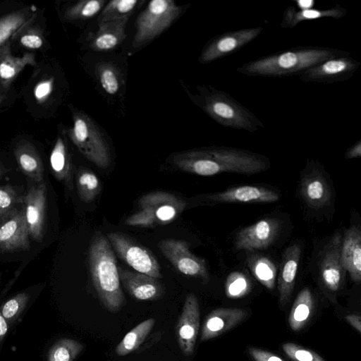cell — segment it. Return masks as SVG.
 Wrapping results in <instances>:
<instances>
[{"instance_id":"obj_39","label":"cell","mask_w":361,"mask_h":361,"mask_svg":"<svg viewBox=\"0 0 361 361\" xmlns=\"http://www.w3.org/2000/svg\"><path fill=\"white\" fill-rule=\"evenodd\" d=\"M282 349L293 361H325L319 354L296 343H286Z\"/></svg>"},{"instance_id":"obj_23","label":"cell","mask_w":361,"mask_h":361,"mask_svg":"<svg viewBox=\"0 0 361 361\" xmlns=\"http://www.w3.org/2000/svg\"><path fill=\"white\" fill-rule=\"evenodd\" d=\"M128 19L106 21L99 25L92 37L90 46L97 51H110L120 45L126 38Z\"/></svg>"},{"instance_id":"obj_19","label":"cell","mask_w":361,"mask_h":361,"mask_svg":"<svg viewBox=\"0 0 361 361\" xmlns=\"http://www.w3.org/2000/svg\"><path fill=\"white\" fill-rule=\"evenodd\" d=\"M246 317V312L240 308H218L211 312L203 322L200 341L216 338L231 329Z\"/></svg>"},{"instance_id":"obj_24","label":"cell","mask_w":361,"mask_h":361,"mask_svg":"<svg viewBox=\"0 0 361 361\" xmlns=\"http://www.w3.org/2000/svg\"><path fill=\"white\" fill-rule=\"evenodd\" d=\"M322 175L319 171H314L301 181V195L306 203L313 208L324 207L331 197L329 184Z\"/></svg>"},{"instance_id":"obj_14","label":"cell","mask_w":361,"mask_h":361,"mask_svg":"<svg viewBox=\"0 0 361 361\" xmlns=\"http://www.w3.org/2000/svg\"><path fill=\"white\" fill-rule=\"evenodd\" d=\"M342 238L339 233H335L324 250L320 263L321 280L330 291H337L345 276V271L341 259Z\"/></svg>"},{"instance_id":"obj_1","label":"cell","mask_w":361,"mask_h":361,"mask_svg":"<svg viewBox=\"0 0 361 361\" xmlns=\"http://www.w3.org/2000/svg\"><path fill=\"white\" fill-rule=\"evenodd\" d=\"M183 171L210 176L229 172L255 174L269 167V159L259 154L226 146H212L187 151L180 159Z\"/></svg>"},{"instance_id":"obj_44","label":"cell","mask_w":361,"mask_h":361,"mask_svg":"<svg viewBox=\"0 0 361 361\" xmlns=\"http://www.w3.org/2000/svg\"><path fill=\"white\" fill-rule=\"evenodd\" d=\"M361 156V140H358L356 143H355L353 145L350 147L345 154V159H353V158H357Z\"/></svg>"},{"instance_id":"obj_41","label":"cell","mask_w":361,"mask_h":361,"mask_svg":"<svg viewBox=\"0 0 361 361\" xmlns=\"http://www.w3.org/2000/svg\"><path fill=\"white\" fill-rule=\"evenodd\" d=\"M20 42L23 47L27 49H39L44 44L42 31L37 27H30L21 35Z\"/></svg>"},{"instance_id":"obj_31","label":"cell","mask_w":361,"mask_h":361,"mask_svg":"<svg viewBox=\"0 0 361 361\" xmlns=\"http://www.w3.org/2000/svg\"><path fill=\"white\" fill-rule=\"evenodd\" d=\"M248 264L256 279L266 288L273 289L276 276L274 264L268 257L264 256H252Z\"/></svg>"},{"instance_id":"obj_48","label":"cell","mask_w":361,"mask_h":361,"mask_svg":"<svg viewBox=\"0 0 361 361\" xmlns=\"http://www.w3.org/2000/svg\"><path fill=\"white\" fill-rule=\"evenodd\" d=\"M4 44H4L3 45L0 46V57H1V56L2 54L4 49ZM0 87H1V83H0Z\"/></svg>"},{"instance_id":"obj_38","label":"cell","mask_w":361,"mask_h":361,"mask_svg":"<svg viewBox=\"0 0 361 361\" xmlns=\"http://www.w3.org/2000/svg\"><path fill=\"white\" fill-rule=\"evenodd\" d=\"M23 200L10 185L0 187V223L13 214Z\"/></svg>"},{"instance_id":"obj_18","label":"cell","mask_w":361,"mask_h":361,"mask_svg":"<svg viewBox=\"0 0 361 361\" xmlns=\"http://www.w3.org/2000/svg\"><path fill=\"white\" fill-rule=\"evenodd\" d=\"M208 200L221 203L274 202L279 195L273 190L255 185H241L210 194Z\"/></svg>"},{"instance_id":"obj_30","label":"cell","mask_w":361,"mask_h":361,"mask_svg":"<svg viewBox=\"0 0 361 361\" xmlns=\"http://www.w3.org/2000/svg\"><path fill=\"white\" fill-rule=\"evenodd\" d=\"M50 165L54 175L60 180L68 182L71 177V161L66 143L59 137L50 154Z\"/></svg>"},{"instance_id":"obj_16","label":"cell","mask_w":361,"mask_h":361,"mask_svg":"<svg viewBox=\"0 0 361 361\" xmlns=\"http://www.w3.org/2000/svg\"><path fill=\"white\" fill-rule=\"evenodd\" d=\"M46 185L41 183L32 186L24 197L25 214L29 233L41 241L45 226Z\"/></svg>"},{"instance_id":"obj_7","label":"cell","mask_w":361,"mask_h":361,"mask_svg":"<svg viewBox=\"0 0 361 361\" xmlns=\"http://www.w3.org/2000/svg\"><path fill=\"white\" fill-rule=\"evenodd\" d=\"M182 7L172 0H153L139 14L133 47H141L160 35L182 13Z\"/></svg>"},{"instance_id":"obj_35","label":"cell","mask_w":361,"mask_h":361,"mask_svg":"<svg viewBox=\"0 0 361 361\" xmlns=\"http://www.w3.org/2000/svg\"><path fill=\"white\" fill-rule=\"evenodd\" d=\"M82 349V344L77 341L61 339L50 348L48 361H73Z\"/></svg>"},{"instance_id":"obj_11","label":"cell","mask_w":361,"mask_h":361,"mask_svg":"<svg viewBox=\"0 0 361 361\" xmlns=\"http://www.w3.org/2000/svg\"><path fill=\"white\" fill-rule=\"evenodd\" d=\"M157 246L164 256L180 273L186 276L208 279L205 261L192 254L186 242L167 238L160 240Z\"/></svg>"},{"instance_id":"obj_6","label":"cell","mask_w":361,"mask_h":361,"mask_svg":"<svg viewBox=\"0 0 361 361\" xmlns=\"http://www.w3.org/2000/svg\"><path fill=\"white\" fill-rule=\"evenodd\" d=\"M73 126L68 136L79 151L98 167L106 168L111 162L108 145L95 123L85 114L73 113Z\"/></svg>"},{"instance_id":"obj_22","label":"cell","mask_w":361,"mask_h":361,"mask_svg":"<svg viewBox=\"0 0 361 361\" xmlns=\"http://www.w3.org/2000/svg\"><path fill=\"white\" fill-rule=\"evenodd\" d=\"M346 14L347 9L338 4L324 9L312 8L304 10H297L295 6H288L284 10L280 27L281 28L291 29L304 21L322 18H331L338 20L345 17Z\"/></svg>"},{"instance_id":"obj_50","label":"cell","mask_w":361,"mask_h":361,"mask_svg":"<svg viewBox=\"0 0 361 361\" xmlns=\"http://www.w3.org/2000/svg\"><path fill=\"white\" fill-rule=\"evenodd\" d=\"M1 173H2V171H1V168L0 166V176L1 175Z\"/></svg>"},{"instance_id":"obj_3","label":"cell","mask_w":361,"mask_h":361,"mask_svg":"<svg viewBox=\"0 0 361 361\" xmlns=\"http://www.w3.org/2000/svg\"><path fill=\"white\" fill-rule=\"evenodd\" d=\"M89 264L92 283L105 308L117 312L124 303V295L116 257L109 241L97 234L89 250Z\"/></svg>"},{"instance_id":"obj_34","label":"cell","mask_w":361,"mask_h":361,"mask_svg":"<svg viewBox=\"0 0 361 361\" xmlns=\"http://www.w3.org/2000/svg\"><path fill=\"white\" fill-rule=\"evenodd\" d=\"M105 0H83L68 7L64 18L70 20H85L98 13L104 6Z\"/></svg>"},{"instance_id":"obj_2","label":"cell","mask_w":361,"mask_h":361,"mask_svg":"<svg viewBox=\"0 0 361 361\" xmlns=\"http://www.w3.org/2000/svg\"><path fill=\"white\" fill-rule=\"evenodd\" d=\"M349 54L345 50L328 47L298 46L247 61L236 71L252 77L300 75L326 60Z\"/></svg>"},{"instance_id":"obj_46","label":"cell","mask_w":361,"mask_h":361,"mask_svg":"<svg viewBox=\"0 0 361 361\" xmlns=\"http://www.w3.org/2000/svg\"><path fill=\"white\" fill-rule=\"evenodd\" d=\"M300 10L312 8L314 5V0H294Z\"/></svg>"},{"instance_id":"obj_15","label":"cell","mask_w":361,"mask_h":361,"mask_svg":"<svg viewBox=\"0 0 361 361\" xmlns=\"http://www.w3.org/2000/svg\"><path fill=\"white\" fill-rule=\"evenodd\" d=\"M25 209L16 211L0 225V251L12 252L30 247Z\"/></svg>"},{"instance_id":"obj_29","label":"cell","mask_w":361,"mask_h":361,"mask_svg":"<svg viewBox=\"0 0 361 361\" xmlns=\"http://www.w3.org/2000/svg\"><path fill=\"white\" fill-rule=\"evenodd\" d=\"M143 3L137 0H113L102 8L98 17V24L111 20L128 19Z\"/></svg>"},{"instance_id":"obj_33","label":"cell","mask_w":361,"mask_h":361,"mask_svg":"<svg viewBox=\"0 0 361 361\" xmlns=\"http://www.w3.org/2000/svg\"><path fill=\"white\" fill-rule=\"evenodd\" d=\"M78 192L85 202H91L100 191L101 184L98 177L88 169L80 170L76 178Z\"/></svg>"},{"instance_id":"obj_26","label":"cell","mask_w":361,"mask_h":361,"mask_svg":"<svg viewBox=\"0 0 361 361\" xmlns=\"http://www.w3.org/2000/svg\"><path fill=\"white\" fill-rule=\"evenodd\" d=\"M14 154L22 171L39 182L42 180L43 166L35 147L29 141L20 140L14 149Z\"/></svg>"},{"instance_id":"obj_40","label":"cell","mask_w":361,"mask_h":361,"mask_svg":"<svg viewBox=\"0 0 361 361\" xmlns=\"http://www.w3.org/2000/svg\"><path fill=\"white\" fill-rule=\"evenodd\" d=\"M30 296L25 293H19L4 303L1 308V314L8 321L14 320L25 308Z\"/></svg>"},{"instance_id":"obj_27","label":"cell","mask_w":361,"mask_h":361,"mask_svg":"<svg viewBox=\"0 0 361 361\" xmlns=\"http://www.w3.org/2000/svg\"><path fill=\"white\" fill-rule=\"evenodd\" d=\"M314 307V299L309 288H303L297 295L291 307L288 324L293 331L302 329L309 321Z\"/></svg>"},{"instance_id":"obj_45","label":"cell","mask_w":361,"mask_h":361,"mask_svg":"<svg viewBox=\"0 0 361 361\" xmlns=\"http://www.w3.org/2000/svg\"><path fill=\"white\" fill-rule=\"evenodd\" d=\"M345 319L359 333L361 332V320L360 314H350L346 315Z\"/></svg>"},{"instance_id":"obj_12","label":"cell","mask_w":361,"mask_h":361,"mask_svg":"<svg viewBox=\"0 0 361 361\" xmlns=\"http://www.w3.org/2000/svg\"><path fill=\"white\" fill-rule=\"evenodd\" d=\"M200 316L197 298L193 293L188 294L176 324L177 342L185 356L194 352L200 329Z\"/></svg>"},{"instance_id":"obj_8","label":"cell","mask_w":361,"mask_h":361,"mask_svg":"<svg viewBox=\"0 0 361 361\" xmlns=\"http://www.w3.org/2000/svg\"><path fill=\"white\" fill-rule=\"evenodd\" d=\"M106 236L118 256L135 271L158 279L162 278L157 259L147 247L123 233H109Z\"/></svg>"},{"instance_id":"obj_42","label":"cell","mask_w":361,"mask_h":361,"mask_svg":"<svg viewBox=\"0 0 361 361\" xmlns=\"http://www.w3.org/2000/svg\"><path fill=\"white\" fill-rule=\"evenodd\" d=\"M53 77L43 79L34 88V97L38 104L44 102L51 95L54 87Z\"/></svg>"},{"instance_id":"obj_20","label":"cell","mask_w":361,"mask_h":361,"mask_svg":"<svg viewBox=\"0 0 361 361\" xmlns=\"http://www.w3.org/2000/svg\"><path fill=\"white\" fill-rule=\"evenodd\" d=\"M341 259L351 279L359 283L361 280V232L358 227L348 229L341 241Z\"/></svg>"},{"instance_id":"obj_49","label":"cell","mask_w":361,"mask_h":361,"mask_svg":"<svg viewBox=\"0 0 361 361\" xmlns=\"http://www.w3.org/2000/svg\"><path fill=\"white\" fill-rule=\"evenodd\" d=\"M3 99H4V96L0 94V104L2 102Z\"/></svg>"},{"instance_id":"obj_36","label":"cell","mask_w":361,"mask_h":361,"mask_svg":"<svg viewBox=\"0 0 361 361\" xmlns=\"http://www.w3.org/2000/svg\"><path fill=\"white\" fill-rule=\"evenodd\" d=\"M96 74L103 90L109 94H116L121 86L116 67L109 63H101L96 67Z\"/></svg>"},{"instance_id":"obj_37","label":"cell","mask_w":361,"mask_h":361,"mask_svg":"<svg viewBox=\"0 0 361 361\" xmlns=\"http://www.w3.org/2000/svg\"><path fill=\"white\" fill-rule=\"evenodd\" d=\"M251 290L249 279L241 272H233L228 275L225 283V293L229 298L236 299L247 295Z\"/></svg>"},{"instance_id":"obj_4","label":"cell","mask_w":361,"mask_h":361,"mask_svg":"<svg viewBox=\"0 0 361 361\" xmlns=\"http://www.w3.org/2000/svg\"><path fill=\"white\" fill-rule=\"evenodd\" d=\"M198 104L219 125L255 133L264 128L263 122L228 93L212 86L199 87Z\"/></svg>"},{"instance_id":"obj_32","label":"cell","mask_w":361,"mask_h":361,"mask_svg":"<svg viewBox=\"0 0 361 361\" xmlns=\"http://www.w3.org/2000/svg\"><path fill=\"white\" fill-rule=\"evenodd\" d=\"M23 10L10 13L0 18V46L8 41L18 30L26 25L33 17Z\"/></svg>"},{"instance_id":"obj_17","label":"cell","mask_w":361,"mask_h":361,"mask_svg":"<svg viewBox=\"0 0 361 361\" xmlns=\"http://www.w3.org/2000/svg\"><path fill=\"white\" fill-rule=\"evenodd\" d=\"M118 273L123 286L137 300H154L164 294V287L158 279L121 268H118Z\"/></svg>"},{"instance_id":"obj_9","label":"cell","mask_w":361,"mask_h":361,"mask_svg":"<svg viewBox=\"0 0 361 361\" xmlns=\"http://www.w3.org/2000/svg\"><path fill=\"white\" fill-rule=\"evenodd\" d=\"M263 30V27L257 26L219 34L204 46L200 55L199 62L202 64L209 63L230 56L255 40Z\"/></svg>"},{"instance_id":"obj_43","label":"cell","mask_w":361,"mask_h":361,"mask_svg":"<svg viewBox=\"0 0 361 361\" xmlns=\"http://www.w3.org/2000/svg\"><path fill=\"white\" fill-rule=\"evenodd\" d=\"M248 352L255 361H285L277 355L257 348H249Z\"/></svg>"},{"instance_id":"obj_47","label":"cell","mask_w":361,"mask_h":361,"mask_svg":"<svg viewBox=\"0 0 361 361\" xmlns=\"http://www.w3.org/2000/svg\"><path fill=\"white\" fill-rule=\"evenodd\" d=\"M8 331V323L0 312V343L4 339Z\"/></svg>"},{"instance_id":"obj_5","label":"cell","mask_w":361,"mask_h":361,"mask_svg":"<svg viewBox=\"0 0 361 361\" xmlns=\"http://www.w3.org/2000/svg\"><path fill=\"white\" fill-rule=\"evenodd\" d=\"M185 206L183 199L172 193L149 192L138 200L137 209L126 219L124 224L142 228L167 224L178 217Z\"/></svg>"},{"instance_id":"obj_28","label":"cell","mask_w":361,"mask_h":361,"mask_svg":"<svg viewBox=\"0 0 361 361\" xmlns=\"http://www.w3.org/2000/svg\"><path fill=\"white\" fill-rule=\"evenodd\" d=\"M155 324V319H146L128 331L115 348L118 356H125L136 350L144 342Z\"/></svg>"},{"instance_id":"obj_25","label":"cell","mask_w":361,"mask_h":361,"mask_svg":"<svg viewBox=\"0 0 361 361\" xmlns=\"http://www.w3.org/2000/svg\"><path fill=\"white\" fill-rule=\"evenodd\" d=\"M27 65H36L35 55L33 53H26L21 57L14 56L11 54L10 42H6L0 57L1 86L8 87Z\"/></svg>"},{"instance_id":"obj_10","label":"cell","mask_w":361,"mask_h":361,"mask_svg":"<svg viewBox=\"0 0 361 361\" xmlns=\"http://www.w3.org/2000/svg\"><path fill=\"white\" fill-rule=\"evenodd\" d=\"M361 66V62L350 54L326 60L303 72L300 80L305 83L332 84L350 79Z\"/></svg>"},{"instance_id":"obj_21","label":"cell","mask_w":361,"mask_h":361,"mask_svg":"<svg viewBox=\"0 0 361 361\" xmlns=\"http://www.w3.org/2000/svg\"><path fill=\"white\" fill-rule=\"evenodd\" d=\"M300 247L293 245L288 247L283 255L278 279L279 302L283 307L291 297L300 257Z\"/></svg>"},{"instance_id":"obj_13","label":"cell","mask_w":361,"mask_h":361,"mask_svg":"<svg viewBox=\"0 0 361 361\" xmlns=\"http://www.w3.org/2000/svg\"><path fill=\"white\" fill-rule=\"evenodd\" d=\"M279 228V221L274 218L264 219L245 227L235 237V249L253 250L266 248L276 239Z\"/></svg>"}]
</instances>
